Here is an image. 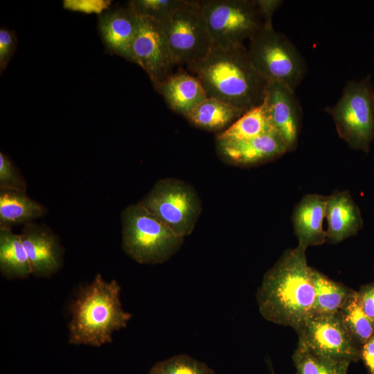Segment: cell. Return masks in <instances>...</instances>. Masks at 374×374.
<instances>
[{"mask_svg":"<svg viewBox=\"0 0 374 374\" xmlns=\"http://www.w3.org/2000/svg\"><path fill=\"white\" fill-rule=\"evenodd\" d=\"M305 247L286 249L264 275L256 298L267 321L295 330L311 315L315 297Z\"/></svg>","mask_w":374,"mask_h":374,"instance_id":"1","label":"cell"},{"mask_svg":"<svg viewBox=\"0 0 374 374\" xmlns=\"http://www.w3.org/2000/svg\"><path fill=\"white\" fill-rule=\"evenodd\" d=\"M188 69L208 97L245 112L264 102L268 82L255 69L243 44L226 49L213 46L204 59Z\"/></svg>","mask_w":374,"mask_h":374,"instance_id":"2","label":"cell"},{"mask_svg":"<svg viewBox=\"0 0 374 374\" xmlns=\"http://www.w3.org/2000/svg\"><path fill=\"white\" fill-rule=\"evenodd\" d=\"M120 293L115 280L106 281L99 274L82 288L70 306L69 344L99 347L112 342L113 332L125 328L132 317L123 310Z\"/></svg>","mask_w":374,"mask_h":374,"instance_id":"3","label":"cell"},{"mask_svg":"<svg viewBox=\"0 0 374 374\" xmlns=\"http://www.w3.org/2000/svg\"><path fill=\"white\" fill-rule=\"evenodd\" d=\"M122 247L141 264H160L181 247L184 238L162 223L139 202L125 207L121 213Z\"/></svg>","mask_w":374,"mask_h":374,"instance_id":"4","label":"cell"},{"mask_svg":"<svg viewBox=\"0 0 374 374\" xmlns=\"http://www.w3.org/2000/svg\"><path fill=\"white\" fill-rule=\"evenodd\" d=\"M247 54L255 69L267 82H283L294 91L306 73L299 51L273 26H264L249 39Z\"/></svg>","mask_w":374,"mask_h":374,"instance_id":"5","label":"cell"},{"mask_svg":"<svg viewBox=\"0 0 374 374\" xmlns=\"http://www.w3.org/2000/svg\"><path fill=\"white\" fill-rule=\"evenodd\" d=\"M370 75L348 81L341 96L326 109L335 122L339 136L354 150L368 153L374 140V101Z\"/></svg>","mask_w":374,"mask_h":374,"instance_id":"6","label":"cell"},{"mask_svg":"<svg viewBox=\"0 0 374 374\" xmlns=\"http://www.w3.org/2000/svg\"><path fill=\"white\" fill-rule=\"evenodd\" d=\"M213 46L229 48L243 44L264 27L256 0L197 1Z\"/></svg>","mask_w":374,"mask_h":374,"instance_id":"7","label":"cell"},{"mask_svg":"<svg viewBox=\"0 0 374 374\" xmlns=\"http://www.w3.org/2000/svg\"><path fill=\"white\" fill-rule=\"evenodd\" d=\"M139 203L182 238L193 232L202 211L195 190L186 182L173 178L157 181Z\"/></svg>","mask_w":374,"mask_h":374,"instance_id":"8","label":"cell"},{"mask_svg":"<svg viewBox=\"0 0 374 374\" xmlns=\"http://www.w3.org/2000/svg\"><path fill=\"white\" fill-rule=\"evenodd\" d=\"M176 64L187 66L204 59L213 44L197 1L184 3L161 25Z\"/></svg>","mask_w":374,"mask_h":374,"instance_id":"9","label":"cell"},{"mask_svg":"<svg viewBox=\"0 0 374 374\" xmlns=\"http://www.w3.org/2000/svg\"><path fill=\"white\" fill-rule=\"evenodd\" d=\"M298 346L336 361L357 362L360 347L341 323L338 314L310 315L296 330Z\"/></svg>","mask_w":374,"mask_h":374,"instance_id":"10","label":"cell"},{"mask_svg":"<svg viewBox=\"0 0 374 374\" xmlns=\"http://www.w3.org/2000/svg\"><path fill=\"white\" fill-rule=\"evenodd\" d=\"M140 17L130 60L145 71L155 89L173 74L176 65L167 37L157 22Z\"/></svg>","mask_w":374,"mask_h":374,"instance_id":"11","label":"cell"},{"mask_svg":"<svg viewBox=\"0 0 374 374\" xmlns=\"http://www.w3.org/2000/svg\"><path fill=\"white\" fill-rule=\"evenodd\" d=\"M269 122L284 141L288 152L298 145L302 112L294 91L283 82H267L263 102Z\"/></svg>","mask_w":374,"mask_h":374,"instance_id":"12","label":"cell"},{"mask_svg":"<svg viewBox=\"0 0 374 374\" xmlns=\"http://www.w3.org/2000/svg\"><path fill=\"white\" fill-rule=\"evenodd\" d=\"M216 145L222 160L240 167L266 163L288 152L284 141L274 130L240 142L216 141Z\"/></svg>","mask_w":374,"mask_h":374,"instance_id":"13","label":"cell"},{"mask_svg":"<svg viewBox=\"0 0 374 374\" xmlns=\"http://www.w3.org/2000/svg\"><path fill=\"white\" fill-rule=\"evenodd\" d=\"M19 235L32 274L48 277L58 271L62 265V249L57 238L48 227L30 222L24 225Z\"/></svg>","mask_w":374,"mask_h":374,"instance_id":"14","label":"cell"},{"mask_svg":"<svg viewBox=\"0 0 374 374\" xmlns=\"http://www.w3.org/2000/svg\"><path fill=\"white\" fill-rule=\"evenodd\" d=\"M139 21V15L130 3L125 8L103 12L99 17L98 28L106 47L130 60Z\"/></svg>","mask_w":374,"mask_h":374,"instance_id":"15","label":"cell"},{"mask_svg":"<svg viewBox=\"0 0 374 374\" xmlns=\"http://www.w3.org/2000/svg\"><path fill=\"white\" fill-rule=\"evenodd\" d=\"M326 240L339 243L355 235L364 225L361 211L348 190H336L326 196Z\"/></svg>","mask_w":374,"mask_h":374,"instance_id":"16","label":"cell"},{"mask_svg":"<svg viewBox=\"0 0 374 374\" xmlns=\"http://www.w3.org/2000/svg\"><path fill=\"white\" fill-rule=\"evenodd\" d=\"M326 205V196L319 194L305 195L295 205L292 222L298 244L308 248L326 241V231L323 227Z\"/></svg>","mask_w":374,"mask_h":374,"instance_id":"17","label":"cell"},{"mask_svg":"<svg viewBox=\"0 0 374 374\" xmlns=\"http://www.w3.org/2000/svg\"><path fill=\"white\" fill-rule=\"evenodd\" d=\"M156 90L174 112L184 116L208 98L198 78L182 71L173 73Z\"/></svg>","mask_w":374,"mask_h":374,"instance_id":"18","label":"cell"},{"mask_svg":"<svg viewBox=\"0 0 374 374\" xmlns=\"http://www.w3.org/2000/svg\"><path fill=\"white\" fill-rule=\"evenodd\" d=\"M246 112L223 101L208 97L185 117L197 127L218 134L228 129Z\"/></svg>","mask_w":374,"mask_h":374,"instance_id":"19","label":"cell"},{"mask_svg":"<svg viewBox=\"0 0 374 374\" xmlns=\"http://www.w3.org/2000/svg\"><path fill=\"white\" fill-rule=\"evenodd\" d=\"M45 213L46 208L26 193L0 190V227L11 229L13 226L25 225Z\"/></svg>","mask_w":374,"mask_h":374,"instance_id":"20","label":"cell"},{"mask_svg":"<svg viewBox=\"0 0 374 374\" xmlns=\"http://www.w3.org/2000/svg\"><path fill=\"white\" fill-rule=\"evenodd\" d=\"M315 297L311 315H333L338 313L355 290L334 281L312 268Z\"/></svg>","mask_w":374,"mask_h":374,"instance_id":"21","label":"cell"},{"mask_svg":"<svg viewBox=\"0 0 374 374\" xmlns=\"http://www.w3.org/2000/svg\"><path fill=\"white\" fill-rule=\"evenodd\" d=\"M0 270L8 278H24L32 274L20 235L10 228L0 227Z\"/></svg>","mask_w":374,"mask_h":374,"instance_id":"22","label":"cell"},{"mask_svg":"<svg viewBox=\"0 0 374 374\" xmlns=\"http://www.w3.org/2000/svg\"><path fill=\"white\" fill-rule=\"evenodd\" d=\"M273 130L262 103L247 111L228 129L217 134L216 141L240 142Z\"/></svg>","mask_w":374,"mask_h":374,"instance_id":"23","label":"cell"},{"mask_svg":"<svg viewBox=\"0 0 374 374\" xmlns=\"http://www.w3.org/2000/svg\"><path fill=\"white\" fill-rule=\"evenodd\" d=\"M337 314L348 334L360 348L374 336V321L362 310L357 291L348 298Z\"/></svg>","mask_w":374,"mask_h":374,"instance_id":"24","label":"cell"},{"mask_svg":"<svg viewBox=\"0 0 374 374\" xmlns=\"http://www.w3.org/2000/svg\"><path fill=\"white\" fill-rule=\"evenodd\" d=\"M292 360L297 374H347L350 364L317 355L299 346Z\"/></svg>","mask_w":374,"mask_h":374,"instance_id":"25","label":"cell"},{"mask_svg":"<svg viewBox=\"0 0 374 374\" xmlns=\"http://www.w3.org/2000/svg\"><path fill=\"white\" fill-rule=\"evenodd\" d=\"M184 0H134L130 2L136 12L163 24L183 3Z\"/></svg>","mask_w":374,"mask_h":374,"instance_id":"26","label":"cell"},{"mask_svg":"<svg viewBox=\"0 0 374 374\" xmlns=\"http://www.w3.org/2000/svg\"><path fill=\"white\" fill-rule=\"evenodd\" d=\"M164 374H216L204 362L179 354L157 363Z\"/></svg>","mask_w":374,"mask_h":374,"instance_id":"27","label":"cell"},{"mask_svg":"<svg viewBox=\"0 0 374 374\" xmlns=\"http://www.w3.org/2000/svg\"><path fill=\"white\" fill-rule=\"evenodd\" d=\"M0 188L26 192L27 185L19 170L10 158L0 152Z\"/></svg>","mask_w":374,"mask_h":374,"instance_id":"28","label":"cell"},{"mask_svg":"<svg viewBox=\"0 0 374 374\" xmlns=\"http://www.w3.org/2000/svg\"><path fill=\"white\" fill-rule=\"evenodd\" d=\"M17 37L13 31L0 29V71L1 74L5 70L14 54L17 46Z\"/></svg>","mask_w":374,"mask_h":374,"instance_id":"29","label":"cell"},{"mask_svg":"<svg viewBox=\"0 0 374 374\" xmlns=\"http://www.w3.org/2000/svg\"><path fill=\"white\" fill-rule=\"evenodd\" d=\"M357 295L362 310L374 321V283L362 287Z\"/></svg>","mask_w":374,"mask_h":374,"instance_id":"30","label":"cell"},{"mask_svg":"<svg viewBox=\"0 0 374 374\" xmlns=\"http://www.w3.org/2000/svg\"><path fill=\"white\" fill-rule=\"evenodd\" d=\"M110 1H65L64 6L69 9L82 10L87 12H100L107 8Z\"/></svg>","mask_w":374,"mask_h":374,"instance_id":"31","label":"cell"},{"mask_svg":"<svg viewBox=\"0 0 374 374\" xmlns=\"http://www.w3.org/2000/svg\"><path fill=\"white\" fill-rule=\"evenodd\" d=\"M256 1L262 15L264 26H273L272 17L283 1L280 0H256Z\"/></svg>","mask_w":374,"mask_h":374,"instance_id":"32","label":"cell"},{"mask_svg":"<svg viewBox=\"0 0 374 374\" xmlns=\"http://www.w3.org/2000/svg\"><path fill=\"white\" fill-rule=\"evenodd\" d=\"M359 359L368 374H374V336L361 346Z\"/></svg>","mask_w":374,"mask_h":374,"instance_id":"33","label":"cell"},{"mask_svg":"<svg viewBox=\"0 0 374 374\" xmlns=\"http://www.w3.org/2000/svg\"><path fill=\"white\" fill-rule=\"evenodd\" d=\"M148 374H164L157 364H155L150 369Z\"/></svg>","mask_w":374,"mask_h":374,"instance_id":"34","label":"cell"},{"mask_svg":"<svg viewBox=\"0 0 374 374\" xmlns=\"http://www.w3.org/2000/svg\"><path fill=\"white\" fill-rule=\"evenodd\" d=\"M373 101H374V87H373Z\"/></svg>","mask_w":374,"mask_h":374,"instance_id":"35","label":"cell"},{"mask_svg":"<svg viewBox=\"0 0 374 374\" xmlns=\"http://www.w3.org/2000/svg\"><path fill=\"white\" fill-rule=\"evenodd\" d=\"M272 374H275V373L273 372Z\"/></svg>","mask_w":374,"mask_h":374,"instance_id":"36","label":"cell"}]
</instances>
